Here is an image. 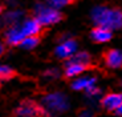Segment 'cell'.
<instances>
[{
    "label": "cell",
    "instance_id": "11",
    "mask_svg": "<svg viewBox=\"0 0 122 117\" xmlns=\"http://www.w3.org/2000/svg\"><path fill=\"white\" fill-rule=\"evenodd\" d=\"M90 39L97 44L109 43L113 39V32L104 27H94L90 31Z\"/></svg>",
    "mask_w": 122,
    "mask_h": 117
},
{
    "label": "cell",
    "instance_id": "12",
    "mask_svg": "<svg viewBox=\"0 0 122 117\" xmlns=\"http://www.w3.org/2000/svg\"><path fill=\"white\" fill-rule=\"evenodd\" d=\"M86 68L88 67H85V65L77 64V63H73V61H70V60H68V61L65 63L64 74L66 77H69V79H77V77L82 76V74L85 73Z\"/></svg>",
    "mask_w": 122,
    "mask_h": 117
},
{
    "label": "cell",
    "instance_id": "21",
    "mask_svg": "<svg viewBox=\"0 0 122 117\" xmlns=\"http://www.w3.org/2000/svg\"><path fill=\"white\" fill-rule=\"evenodd\" d=\"M114 114H116V116H118V117H122V105L119 106L118 109H117L116 112H114Z\"/></svg>",
    "mask_w": 122,
    "mask_h": 117
},
{
    "label": "cell",
    "instance_id": "19",
    "mask_svg": "<svg viewBox=\"0 0 122 117\" xmlns=\"http://www.w3.org/2000/svg\"><path fill=\"white\" fill-rule=\"evenodd\" d=\"M78 117H94V113H93L92 109H82L80 112Z\"/></svg>",
    "mask_w": 122,
    "mask_h": 117
},
{
    "label": "cell",
    "instance_id": "13",
    "mask_svg": "<svg viewBox=\"0 0 122 117\" xmlns=\"http://www.w3.org/2000/svg\"><path fill=\"white\" fill-rule=\"evenodd\" d=\"M102 90H101V88H98L97 85L93 86V88H90L89 90H86L85 92V101L88 102L90 106H96V105H98L101 102V99H102Z\"/></svg>",
    "mask_w": 122,
    "mask_h": 117
},
{
    "label": "cell",
    "instance_id": "18",
    "mask_svg": "<svg viewBox=\"0 0 122 117\" xmlns=\"http://www.w3.org/2000/svg\"><path fill=\"white\" fill-rule=\"evenodd\" d=\"M60 76H61V72L58 71L57 68H49V69L44 71V73H43V77L45 80H57Z\"/></svg>",
    "mask_w": 122,
    "mask_h": 117
},
{
    "label": "cell",
    "instance_id": "24",
    "mask_svg": "<svg viewBox=\"0 0 122 117\" xmlns=\"http://www.w3.org/2000/svg\"><path fill=\"white\" fill-rule=\"evenodd\" d=\"M3 15V5H1V4H0V16Z\"/></svg>",
    "mask_w": 122,
    "mask_h": 117
},
{
    "label": "cell",
    "instance_id": "7",
    "mask_svg": "<svg viewBox=\"0 0 122 117\" xmlns=\"http://www.w3.org/2000/svg\"><path fill=\"white\" fill-rule=\"evenodd\" d=\"M100 105L105 109V111L114 113V112L122 105V93H118V92L106 93V95L102 96Z\"/></svg>",
    "mask_w": 122,
    "mask_h": 117
},
{
    "label": "cell",
    "instance_id": "1",
    "mask_svg": "<svg viewBox=\"0 0 122 117\" xmlns=\"http://www.w3.org/2000/svg\"><path fill=\"white\" fill-rule=\"evenodd\" d=\"M90 20L94 27H104L112 32L122 29V9L107 5H94L90 9Z\"/></svg>",
    "mask_w": 122,
    "mask_h": 117
},
{
    "label": "cell",
    "instance_id": "8",
    "mask_svg": "<svg viewBox=\"0 0 122 117\" xmlns=\"http://www.w3.org/2000/svg\"><path fill=\"white\" fill-rule=\"evenodd\" d=\"M96 85H97V77L93 76V74H82V76L74 79L72 81V84H70V86H72L73 90L84 92V93Z\"/></svg>",
    "mask_w": 122,
    "mask_h": 117
},
{
    "label": "cell",
    "instance_id": "10",
    "mask_svg": "<svg viewBox=\"0 0 122 117\" xmlns=\"http://www.w3.org/2000/svg\"><path fill=\"white\" fill-rule=\"evenodd\" d=\"M104 61L107 68L110 69H119L122 68V51L113 48L109 49L104 56Z\"/></svg>",
    "mask_w": 122,
    "mask_h": 117
},
{
    "label": "cell",
    "instance_id": "16",
    "mask_svg": "<svg viewBox=\"0 0 122 117\" xmlns=\"http://www.w3.org/2000/svg\"><path fill=\"white\" fill-rule=\"evenodd\" d=\"M72 1H73V0H45V3L48 4L49 7H52V8L57 9V11H61L62 8L68 7Z\"/></svg>",
    "mask_w": 122,
    "mask_h": 117
},
{
    "label": "cell",
    "instance_id": "9",
    "mask_svg": "<svg viewBox=\"0 0 122 117\" xmlns=\"http://www.w3.org/2000/svg\"><path fill=\"white\" fill-rule=\"evenodd\" d=\"M25 19V12L23 9H8L5 12H3L1 15V20H3L4 25L5 27H11V25H16L19 24L20 21H23Z\"/></svg>",
    "mask_w": 122,
    "mask_h": 117
},
{
    "label": "cell",
    "instance_id": "4",
    "mask_svg": "<svg viewBox=\"0 0 122 117\" xmlns=\"http://www.w3.org/2000/svg\"><path fill=\"white\" fill-rule=\"evenodd\" d=\"M78 52V43L69 35H62L55 48V55L61 60H69Z\"/></svg>",
    "mask_w": 122,
    "mask_h": 117
},
{
    "label": "cell",
    "instance_id": "17",
    "mask_svg": "<svg viewBox=\"0 0 122 117\" xmlns=\"http://www.w3.org/2000/svg\"><path fill=\"white\" fill-rule=\"evenodd\" d=\"M13 76V69L9 65L5 64H0V83L1 81L9 80L11 77Z\"/></svg>",
    "mask_w": 122,
    "mask_h": 117
},
{
    "label": "cell",
    "instance_id": "22",
    "mask_svg": "<svg viewBox=\"0 0 122 117\" xmlns=\"http://www.w3.org/2000/svg\"><path fill=\"white\" fill-rule=\"evenodd\" d=\"M4 51H5V48H4V44H3V43H0V56L4 53Z\"/></svg>",
    "mask_w": 122,
    "mask_h": 117
},
{
    "label": "cell",
    "instance_id": "3",
    "mask_svg": "<svg viewBox=\"0 0 122 117\" xmlns=\"http://www.w3.org/2000/svg\"><path fill=\"white\" fill-rule=\"evenodd\" d=\"M33 13V17L39 21L41 27H51V25H55L62 20L61 11H57V9L49 7L46 3H41V1L35 4Z\"/></svg>",
    "mask_w": 122,
    "mask_h": 117
},
{
    "label": "cell",
    "instance_id": "5",
    "mask_svg": "<svg viewBox=\"0 0 122 117\" xmlns=\"http://www.w3.org/2000/svg\"><path fill=\"white\" fill-rule=\"evenodd\" d=\"M15 114L16 117H39L43 114L44 112L41 105L36 104L35 101H23L15 109Z\"/></svg>",
    "mask_w": 122,
    "mask_h": 117
},
{
    "label": "cell",
    "instance_id": "14",
    "mask_svg": "<svg viewBox=\"0 0 122 117\" xmlns=\"http://www.w3.org/2000/svg\"><path fill=\"white\" fill-rule=\"evenodd\" d=\"M69 60L73 61V63H77V64L89 67V64H90V61H92V56H90V53L86 52V51H78V52H77L72 58H69Z\"/></svg>",
    "mask_w": 122,
    "mask_h": 117
},
{
    "label": "cell",
    "instance_id": "15",
    "mask_svg": "<svg viewBox=\"0 0 122 117\" xmlns=\"http://www.w3.org/2000/svg\"><path fill=\"white\" fill-rule=\"evenodd\" d=\"M39 43H40L39 36H29V37H25L19 47H21L23 49H25V51H32L39 45Z\"/></svg>",
    "mask_w": 122,
    "mask_h": 117
},
{
    "label": "cell",
    "instance_id": "23",
    "mask_svg": "<svg viewBox=\"0 0 122 117\" xmlns=\"http://www.w3.org/2000/svg\"><path fill=\"white\" fill-rule=\"evenodd\" d=\"M4 28H5V25H4L3 20H1V16H0V29H4Z\"/></svg>",
    "mask_w": 122,
    "mask_h": 117
},
{
    "label": "cell",
    "instance_id": "2",
    "mask_svg": "<svg viewBox=\"0 0 122 117\" xmlns=\"http://www.w3.org/2000/svg\"><path fill=\"white\" fill-rule=\"evenodd\" d=\"M41 108L44 116H57L62 114L70 109V100L64 92L53 90L43 96Z\"/></svg>",
    "mask_w": 122,
    "mask_h": 117
},
{
    "label": "cell",
    "instance_id": "6",
    "mask_svg": "<svg viewBox=\"0 0 122 117\" xmlns=\"http://www.w3.org/2000/svg\"><path fill=\"white\" fill-rule=\"evenodd\" d=\"M20 23L16 25H11V27L5 28V31H4V40H5V43L8 45H20V43L25 39L24 31H23Z\"/></svg>",
    "mask_w": 122,
    "mask_h": 117
},
{
    "label": "cell",
    "instance_id": "20",
    "mask_svg": "<svg viewBox=\"0 0 122 117\" xmlns=\"http://www.w3.org/2000/svg\"><path fill=\"white\" fill-rule=\"evenodd\" d=\"M5 4L9 7V9H15L17 7V0H5Z\"/></svg>",
    "mask_w": 122,
    "mask_h": 117
}]
</instances>
